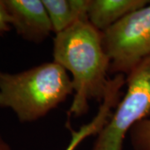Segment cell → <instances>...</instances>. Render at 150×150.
<instances>
[{
    "mask_svg": "<svg viewBox=\"0 0 150 150\" xmlns=\"http://www.w3.org/2000/svg\"><path fill=\"white\" fill-rule=\"evenodd\" d=\"M54 61L71 74L74 98L69 117L78 118L89 110L92 100L102 102L107 91L110 61L101 33L88 21H79L55 34Z\"/></svg>",
    "mask_w": 150,
    "mask_h": 150,
    "instance_id": "1",
    "label": "cell"
},
{
    "mask_svg": "<svg viewBox=\"0 0 150 150\" xmlns=\"http://www.w3.org/2000/svg\"><path fill=\"white\" fill-rule=\"evenodd\" d=\"M73 93L71 77L54 61L13 74L0 72V107L11 108L22 123L43 118Z\"/></svg>",
    "mask_w": 150,
    "mask_h": 150,
    "instance_id": "2",
    "label": "cell"
},
{
    "mask_svg": "<svg viewBox=\"0 0 150 150\" xmlns=\"http://www.w3.org/2000/svg\"><path fill=\"white\" fill-rule=\"evenodd\" d=\"M127 89L91 150H123L126 135L150 112V56L126 76Z\"/></svg>",
    "mask_w": 150,
    "mask_h": 150,
    "instance_id": "3",
    "label": "cell"
},
{
    "mask_svg": "<svg viewBox=\"0 0 150 150\" xmlns=\"http://www.w3.org/2000/svg\"><path fill=\"white\" fill-rule=\"evenodd\" d=\"M109 73L128 75L150 56V1L101 33Z\"/></svg>",
    "mask_w": 150,
    "mask_h": 150,
    "instance_id": "4",
    "label": "cell"
},
{
    "mask_svg": "<svg viewBox=\"0 0 150 150\" xmlns=\"http://www.w3.org/2000/svg\"><path fill=\"white\" fill-rule=\"evenodd\" d=\"M11 25L23 38L41 43L53 31L43 0H4Z\"/></svg>",
    "mask_w": 150,
    "mask_h": 150,
    "instance_id": "5",
    "label": "cell"
},
{
    "mask_svg": "<svg viewBox=\"0 0 150 150\" xmlns=\"http://www.w3.org/2000/svg\"><path fill=\"white\" fill-rule=\"evenodd\" d=\"M147 0H90L88 19L100 33L123 17L148 4Z\"/></svg>",
    "mask_w": 150,
    "mask_h": 150,
    "instance_id": "6",
    "label": "cell"
},
{
    "mask_svg": "<svg viewBox=\"0 0 150 150\" xmlns=\"http://www.w3.org/2000/svg\"><path fill=\"white\" fill-rule=\"evenodd\" d=\"M55 34L79 21H88L90 0H43Z\"/></svg>",
    "mask_w": 150,
    "mask_h": 150,
    "instance_id": "7",
    "label": "cell"
},
{
    "mask_svg": "<svg viewBox=\"0 0 150 150\" xmlns=\"http://www.w3.org/2000/svg\"><path fill=\"white\" fill-rule=\"evenodd\" d=\"M129 136L134 150H150V118L136 123Z\"/></svg>",
    "mask_w": 150,
    "mask_h": 150,
    "instance_id": "8",
    "label": "cell"
},
{
    "mask_svg": "<svg viewBox=\"0 0 150 150\" xmlns=\"http://www.w3.org/2000/svg\"><path fill=\"white\" fill-rule=\"evenodd\" d=\"M11 28V18L8 12L4 0H0V35L9 31Z\"/></svg>",
    "mask_w": 150,
    "mask_h": 150,
    "instance_id": "9",
    "label": "cell"
},
{
    "mask_svg": "<svg viewBox=\"0 0 150 150\" xmlns=\"http://www.w3.org/2000/svg\"><path fill=\"white\" fill-rule=\"evenodd\" d=\"M0 150H11L9 145L5 142V140L0 135Z\"/></svg>",
    "mask_w": 150,
    "mask_h": 150,
    "instance_id": "10",
    "label": "cell"
}]
</instances>
